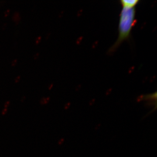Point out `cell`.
I'll use <instances>...</instances> for the list:
<instances>
[{"label":"cell","instance_id":"obj_6","mask_svg":"<svg viewBox=\"0 0 157 157\" xmlns=\"http://www.w3.org/2000/svg\"><path fill=\"white\" fill-rule=\"evenodd\" d=\"M7 108H5V109H4V110H3L2 112V113L3 115H5V114L6 113V112H7Z\"/></svg>","mask_w":157,"mask_h":157},{"label":"cell","instance_id":"obj_7","mask_svg":"<svg viewBox=\"0 0 157 157\" xmlns=\"http://www.w3.org/2000/svg\"><path fill=\"white\" fill-rule=\"evenodd\" d=\"M9 102H7L6 103V105H5V108H7V107H8V106H9Z\"/></svg>","mask_w":157,"mask_h":157},{"label":"cell","instance_id":"obj_3","mask_svg":"<svg viewBox=\"0 0 157 157\" xmlns=\"http://www.w3.org/2000/svg\"><path fill=\"white\" fill-rule=\"evenodd\" d=\"M64 141V138H62L61 139L59 140L58 142L59 144H60V145L62 144L63 143Z\"/></svg>","mask_w":157,"mask_h":157},{"label":"cell","instance_id":"obj_2","mask_svg":"<svg viewBox=\"0 0 157 157\" xmlns=\"http://www.w3.org/2000/svg\"><path fill=\"white\" fill-rule=\"evenodd\" d=\"M122 7L125 8H135V6L139 2V0H121L120 1Z\"/></svg>","mask_w":157,"mask_h":157},{"label":"cell","instance_id":"obj_5","mask_svg":"<svg viewBox=\"0 0 157 157\" xmlns=\"http://www.w3.org/2000/svg\"><path fill=\"white\" fill-rule=\"evenodd\" d=\"M70 103H68V104H66V106H65V109H68L70 107Z\"/></svg>","mask_w":157,"mask_h":157},{"label":"cell","instance_id":"obj_4","mask_svg":"<svg viewBox=\"0 0 157 157\" xmlns=\"http://www.w3.org/2000/svg\"><path fill=\"white\" fill-rule=\"evenodd\" d=\"M101 124H98L96 126L95 128V130H98V129H99L101 128Z\"/></svg>","mask_w":157,"mask_h":157},{"label":"cell","instance_id":"obj_1","mask_svg":"<svg viewBox=\"0 0 157 157\" xmlns=\"http://www.w3.org/2000/svg\"><path fill=\"white\" fill-rule=\"evenodd\" d=\"M135 13V8L123 7L120 15L118 37L110 49L111 51L114 50L123 41L128 38L132 28L136 22Z\"/></svg>","mask_w":157,"mask_h":157}]
</instances>
